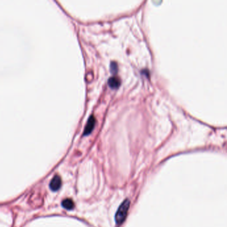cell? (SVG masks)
<instances>
[{
    "mask_svg": "<svg viewBox=\"0 0 227 227\" xmlns=\"http://www.w3.org/2000/svg\"><path fill=\"white\" fill-rule=\"evenodd\" d=\"M121 82L116 77H111L108 80V84L112 89H117L119 87Z\"/></svg>",
    "mask_w": 227,
    "mask_h": 227,
    "instance_id": "obj_4",
    "label": "cell"
},
{
    "mask_svg": "<svg viewBox=\"0 0 227 227\" xmlns=\"http://www.w3.org/2000/svg\"><path fill=\"white\" fill-rule=\"evenodd\" d=\"M61 177L58 175H56L54 176L52 181H51L49 184V188L50 189L53 191H57L59 189L61 186Z\"/></svg>",
    "mask_w": 227,
    "mask_h": 227,
    "instance_id": "obj_2",
    "label": "cell"
},
{
    "mask_svg": "<svg viewBox=\"0 0 227 227\" xmlns=\"http://www.w3.org/2000/svg\"><path fill=\"white\" fill-rule=\"evenodd\" d=\"M110 69H111V71L112 73H113V74H116L118 71L117 64L115 62H111V65H110Z\"/></svg>",
    "mask_w": 227,
    "mask_h": 227,
    "instance_id": "obj_6",
    "label": "cell"
},
{
    "mask_svg": "<svg viewBox=\"0 0 227 227\" xmlns=\"http://www.w3.org/2000/svg\"><path fill=\"white\" fill-rule=\"evenodd\" d=\"M130 205V201L129 199H125L123 203L121 204L119 209L117 210V212L115 215V221L117 225H121L122 224L125 219L128 210H129Z\"/></svg>",
    "mask_w": 227,
    "mask_h": 227,
    "instance_id": "obj_1",
    "label": "cell"
},
{
    "mask_svg": "<svg viewBox=\"0 0 227 227\" xmlns=\"http://www.w3.org/2000/svg\"><path fill=\"white\" fill-rule=\"evenodd\" d=\"M62 207L67 210H72L75 207L74 202L71 199H66L62 201Z\"/></svg>",
    "mask_w": 227,
    "mask_h": 227,
    "instance_id": "obj_5",
    "label": "cell"
},
{
    "mask_svg": "<svg viewBox=\"0 0 227 227\" xmlns=\"http://www.w3.org/2000/svg\"><path fill=\"white\" fill-rule=\"evenodd\" d=\"M95 123H96L95 117L93 115H91L90 117L89 118L87 123L85 125L84 131V135H87L91 133V131H93V128L95 125Z\"/></svg>",
    "mask_w": 227,
    "mask_h": 227,
    "instance_id": "obj_3",
    "label": "cell"
}]
</instances>
